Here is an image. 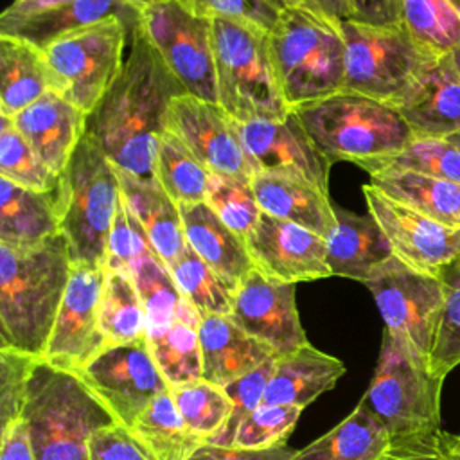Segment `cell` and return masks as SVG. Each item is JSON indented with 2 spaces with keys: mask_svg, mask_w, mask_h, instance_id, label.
Returning a JSON list of instances; mask_svg holds the SVG:
<instances>
[{
  "mask_svg": "<svg viewBox=\"0 0 460 460\" xmlns=\"http://www.w3.org/2000/svg\"><path fill=\"white\" fill-rule=\"evenodd\" d=\"M187 93L144 36L131 31L122 72L86 117V137L120 171L155 180L156 140L165 131L174 97Z\"/></svg>",
  "mask_w": 460,
  "mask_h": 460,
  "instance_id": "obj_1",
  "label": "cell"
},
{
  "mask_svg": "<svg viewBox=\"0 0 460 460\" xmlns=\"http://www.w3.org/2000/svg\"><path fill=\"white\" fill-rule=\"evenodd\" d=\"M70 271L61 232L29 248L0 244V349L43 358Z\"/></svg>",
  "mask_w": 460,
  "mask_h": 460,
  "instance_id": "obj_2",
  "label": "cell"
},
{
  "mask_svg": "<svg viewBox=\"0 0 460 460\" xmlns=\"http://www.w3.org/2000/svg\"><path fill=\"white\" fill-rule=\"evenodd\" d=\"M36 460H88L95 431L119 420L70 370L40 359L22 411Z\"/></svg>",
  "mask_w": 460,
  "mask_h": 460,
  "instance_id": "obj_3",
  "label": "cell"
},
{
  "mask_svg": "<svg viewBox=\"0 0 460 460\" xmlns=\"http://www.w3.org/2000/svg\"><path fill=\"white\" fill-rule=\"evenodd\" d=\"M329 164L368 165L402 151L413 131L395 106L354 92H338L293 111Z\"/></svg>",
  "mask_w": 460,
  "mask_h": 460,
  "instance_id": "obj_4",
  "label": "cell"
},
{
  "mask_svg": "<svg viewBox=\"0 0 460 460\" xmlns=\"http://www.w3.org/2000/svg\"><path fill=\"white\" fill-rule=\"evenodd\" d=\"M270 52L289 111L343 90L345 41L338 23L304 7L280 11Z\"/></svg>",
  "mask_w": 460,
  "mask_h": 460,
  "instance_id": "obj_5",
  "label": "cell"
},
{
  "mask_svg": "<svg viewBox=\"0 0 460 460\" xmlns=\"http://www.w3.org/2000/svg\"><path fill=\"white\" fill-rule=\"evenodd\" d=\"M120 199L117 167L84 135L56 189L59 232L68 243L72 264L104 268L108 237Z\"/></svg>",
  "mask_w": 460,
  "mask_h": 460,
  "instance_id": "obj_6",
  "label": "cell"
},
{
  "mask_svg": "<svg viewBox=\"0 0 460 460\" xmlns=\"http://www.w3.org/2000/svg\"><path fill=\"white\" fill-rule=\"evenodd\" d=\"M217 104L237 122L284 119L286 106L270 52V31L243 20L212 18Z\"/></svg>",
  "mask_w": 460,
  "mask_h": 460,
  "instance_id": "obj_7",
  "label": "cell"
},
{
  "mask_svg": "<svg viewBox=\"0 0 460 460\" xmlns=\"http://www.w3.org/2000/svg\"><path fill=\"white\" fill-rule=\"evenodd\" d=\"M442 381L426 359L385 331L374 377L359 402L392 438L437 433Z\"/></svg>",
  "mask_w": 460,
  "mask_h": 460,
  "instance_id": "obj_8",
  "label": "cell"
},
{
  "mask_svg": "<svg viewBox=\"0 0 460 460\" xmlns=\"http://www.w3.org/2000/svg\"><path fill=\"white\" fill-rule=\"evenodd\" d=\"M338 27L345 41L343 92L394 106L438 58L402 25L374 27L343 20Z\"/></svg>",
  "mask_w": 460,
  "mask_h": 460,
  "instance_id": "obj_9",
  "label": "cell"
},
{
  "mask_svg": "<svg viewBox=\"0 0 460 460\" xmlns=\"http://www.w3.org/2000/svg\"><path fill=\"white\" fill-rule=\"evenodd\" d=\"M133 29L119 18H108L41 47L59 93L86 115L122 72Z\"/></svg>",
  "mask_w": 460,
  "mask_h": 460,
  "instance_id": "obj_10",
  "label": "cell"
},
{
  "mask_svg": "<svg viewBox=\"0 0 460 460\" xmlns=\"http://www.w3.org/2000/svg\"><path fill=\"white\" fill-rule=\"evenodd\" d=\"M365 286L386 331L429 363L446 304L440 277L417 271L392 255L370 273Z\"/></svg>",
  "mask_w": 460,
  "mask_h": 460,
  "instance_id": "obj_11",
  "label": "cell"
},
{
  "mask_svg": "<svg viewBox=\"0 0 460 460\" xmlns=\"http://www.w3.org/2000/svg\"><path fill=\"white\" fill-rule=\"evenodd\" d=\"M140 29L187 93L217 102L210 18L167 0L142 9Z\"/></svg>",
  "mask_w": 460,
  "mask_h": 460,
  "instance_id": "obj_12",
  "label": "cell"
},
{
  "mask_svg": "<svg viewBox=\"0 0 460 460\" xmlns=\"http://www.w3.org/2000/svg\"><path fill=\"white\" fill-rule=\"evenodd\" d=\"M81 381L113 413L119 424L131 428L140 413L171 386L158 368L147 340L104 347L75 370Z\"/></svg>",
  "mask_w": 460,
  "mask_h": 460,
  "instance_id": "obj_13",
  "label": "cell"
},
{
  "mask_svg": "<svg viewBox=\"0 0 460 460\" xmlns=\"http://www.w3.org/2000/svg\"><path fill=\"white\" fill-rule=\"evenodd\" d=\"M363 194L368 214L385 232L399 261L438 277L447 264L460 259V226L435 221L370 183L363 187Z\"/></svg>",
  "mask_w": 460,
  "mask_h": 460,
  "instance_id": "obj_14",
  "label": "cell"
},
{
  "mask_svg": "<svg viewBox=\"0 0 460 460\" xmlns=\"http://www.w3.org/2000/svg\"><path fill=\"white\" fill-rule=\"evenodd\" d=\"M165 129L174 133L210 172L246 178L257 174L241 140L237 120L217 102L190 93L174 97Z\"/></svg>",
  "mask_w": 460,
  "mask_h": 460,
  "instance_id": "obj_15",
  "label": "cell"
},
{
  "mask_svg": "<svg viewBox=\"0 0 460 460\" xmlns=\"http://www.w3.org/2000/svg\"><path fill=\"white\" fill-rule=\"evenodd\" d=\"M104 277L102 266L72 264L66 291L43 354L47 363L75 372L106 347L99 327Z\"/></svg>",
  "mask_w": 460,
  "mask_h": 460,
  "instance_id": "obj_16",
  "label": "cell"
},
{
  "mask_svg": "<svg viewBox=\"0 0 460 460\" xmlns=\"http://www.w3.org/2000/svg\"><path fill=\"white\" fill-rule=\"evenodd\" d=\"M241 140L257 172L305 180L329 194V162L316 149L298 117L237 122Z\"/></svg>",
  "mask_w": 460,
  "mask_h": 460,
  "instance_id": "obj_17",
  "label": "cell"
},
{
  "mask_svg": "<svg viewBox=\"0 0 460 460\" xmlns=\"http://www.w3.org/2000/svg\"><path fill=\"white\" fill-rule=\"evenodd\" d=\"M228 316L279 356L307 343L295 304V284L266 277L257 268L237 286Z\"/></svg>",
  "mask_w": 460,
  "mask_h": 460,
  "instance_id": "obj_18",
  "label": "cell"
},
{
  "mask_svg": "<svg viewBox=\"0 0 460 460\" xmlns=\"http://www.w3.org/2000/svg\"><path fill=\"white\" fill-rule=\"evenodd\" d=\"M246 248L261 273L282 282L296 284L332 275L325 237L264 212L246 237Z\"/></svg>",
  "mask_w": 460,
  "mask_h": 460,
  "instance_id": "obj_19",
  "label": "cell"
},
{
  "mask_svg": "<svg viewBox=\"0 0 460 460\" xmlns=\"http://www.w3.org/2000/svg\"><path fill=\"white\" fill-rule=\"evenodd\" d=\"M394 106L415 138H447L460 131V74L451 56H438Z\"/></svg>",
  "mask_w": 460,
  "mask_h": 460,
  "instance_id": "obj_20",
  "label": "cell"
},
{
  "mask_svg": "<svg viewBox=\"0 0 460 460\" xmlns=\"http://www.w3.org/2000/svg\"><path fill=\"white\" fill-rule=\"evenodd\" d=\"M86 113L58 92H49L11 117L14 128L56 174H63L86 135ZM9 119V117H7Z\"/></svg>",
  "mask_w": 460,
  "mask_h": 460,
  "instance_id": "obj_21",
  "label": "cell"
},
{
  "mask_svg": "<svg viewBox=\"0 0 460 460\" xmlns=\"http://www.w3.org/2000/svg\"><path fill=\"white\" fill-rule=\"evenodd\" d=\"M142 9L131 0H70L22 18H0V36H11L45 47L50 41L104 22L119 18L129 27L140 23Z\"/></svg>",
  "mask_w": 460,
  "mask_h": 460,
  "instance_id": "obj_22",
  "label": "cell"
},
{
  "mask_svg": "<svg viewBox=\"0 0 460 460\" xmlns=\"http://www.w3.org/2000/svg\"><path fill=\"white\" fill-rule=\"evenodd\" d=\"M201 379L217 386L250 374L279 354L243 331L228 314H203L199 320Z\"/></svg>",
  "mask_w": 460,
  "mask_h": 460,
  "instance_id": "obj_23",
  "label": "cell"
},
{
  "mask_svg": "<svg viewBox=\"0 0 460 460\" xmlns=\"http://www.w3.org/2000/svg\"><path fill=\"white\" fill-rule=\"evenodd\" d=\"M180 214L189 248L235 293L241 280L255 268L246 241L226 226L205 201L180 203Z\"/></svg>",
  "mask_w": 460,
  "mask_h": 460,
  "instance_id": "obj_24",
  "label": "cell"
},
{
  "mask_svg": "<svg viewBox=\"0 0 460 460\" xmlns=\"http://www.w3.org/2000/svg\"><path fill=\"white\" fill-rule=\"evenodd\" d=\"M334 217L336 223L325 237L329 270L365 284L370 273L394 255L392 246L370 214L334 208Z\"/></svg>",
  "mask_w": 460,
  "mask_h": 460,
  "instance_id": "obj_25",
  "label": "cell"
},
{
  "mask_svg": "<svg viewBox=\"0 0 460 460\" xmlns=\"http://www.w3.org/2000/svg\"><path fill=\"white\" fill-rule=\"evenodd\" d=\"M343 372L345 365L340 359L307 341L289 354L277 356L264 402L305 408L320 394L331 390Z\"/></svg>",
  "mask_w": 460,
  "mask_h": 460,
  "instance_id": "obj_26",
  "label": "cell"
},
{
  "mask_svg": "<svg viewBox=\"0 0 460 460\" xmlns=\"http://www.w3.org/2000/svg\"><path fill=\"white\" fill-rule=\"evenodd\" d=\"M261 210L277 219L296 223L327 237L336 217L329 194L316 185L284 174L257 172L252 178Z\"/></svg>",
  "mask_w": 460,
  "mask_h": 460,
  "instance_id": "obj_27",
  "label": "cell"
},
{
  "mask_svg": "<svg viewBox=\"0 0 460 460\" xmlns=\"http://www.w3.org/2000/svg\"><path fill=\"white\" fill-rule=\"evenodd\" d=\"M122 199L142 225L155 253L169 266L187 248L180 205L158 185L117 169Z\"/></svg>",
  "mask_w": 460,
  "mask_h": 460,
  "instance_id": "obj_28",
  "label": "cell"
},
{
  "mask_svg": "<svg viewBox=\"0 0 460 460\" xmlns=\"http://www.w3.org/2000/svg\"><path fill=\"white\" fill-rule=\"evenodd\" d=\"M49 92L59 93V88L43 50L0 36V115L11 119Z\"/></svg>",
  "mask_w": 460,
  "mask_h": 460,
  "instance_id": "obj_29",
  "label": "cell"
},
{
  "mask_svg": "<svg viewBox=\"0 0 460 460\" xmlns=\"http://www.w3.org/2000/svg\"><path fill=\"white\" fill-rule=\"evenodd\" d=\"M59 234L56 190H34L0 178V244L29 248Z\"/></svg>",
  "mask_w": 460,
  "mask_h": 460,
  "instance_id": "obj_30",
  "label": "cell"
},
{
  "mask_svg": "<svg viewBox=\"0 0 460 460\" xmlns=\"http://www.w3.org/2000/svg\"><path fill=\"white\" fill-rule=\"evenodd\" d=\"M370 185L435 221L460 226V183L411 171L383 169L370 174Z\"/></svg>",
  "mask_w": 460,
  "mask_h": 460,
  "instance_id": "obj_31",
  "label": "cell"
},
{
  "mask_svg": "<svg viewBox=\"0 0 460 460\" xmlns=\"http://www.w3.org/2000/svg\"><path fill=\"white\" fill-rule=\"evenodd\" d=\"M392 437L359 402L336 428L316 438L291 460H379Z\"/></svg>",
  "mask_w": 460,
  "mask_h": 460,
  "instance_id": "obj_32",
  "label": "cell"
},
{
  "mask_svg": "<svg viewBox=\"0 0 460 460\" xmlns=\"http://www.w3.org/2000/svg\"><path fill=\"white\" fill-rule=\"evenodd\" d=\"M199 320L198 309L183 298L172 323L158 334L146 338L169 386L201 379Z\"/></svg>",
  "mask_w": 460,
  "mask_h": 460,
  "instance_id": "obj_33",
  "label": "cell"
},
{
  "mask_svg": "<svg viewBox=\"0 0 460 460\" xmlns=\"http://www.w3.org/2000/svg\"><path fill=\"white\" fill-rule=\"evenodd\" d=\"M129 429L155 460H190L207 444L187 426L171 390L160 394Z\"/></svg>",
  "mask_w": 460,
  "mask_h": 460,
  "instance_id": "obj_34",
  "label": "cell"
},
{
  "mask_svg": "<svg viewBox=\"0 0 460 460\" xmlns=\"http://www.w3.org/2000/svg\"><path fill=\"white\" fill-rule=\"evenodd\" d=\"M99 327L106 347L146 338V314L129 273L106 270L99 304Z\"/></svg>",
  "mask_w": 460,
  "mask_h": 460,
  "instance_id": "obj_35",
  "label": "cell"
},
{
  "mask_svg": "<svg viewBox=\"0 0 460 460\" xmlns=\"http://www.w3.org/2000/svg\"><path fill=\"white\" fill-rule=\"evenodd\" d=\"M155 180L180 205L205 201L210 171L171 131L156 140Z\"/></svg>",
  "mask_w": 460,
  "mask_h": 460,
  "instance_id": "obj_36",
  "label": "cell"
},
{
  "mask_svg": "<svg viewBox=\"0 0 460 460\" xmlns=\"http://www.w3.org/2000/svg\"><path fill=\"white\" fill-rule=\"evenodd\" d=\"M146 314V338L158 334L176 318L183 296L167 268L156 255L138 259L129 271Z\"/></svg>",
  "mask_w": 460,
  "mask_h": 460,
  "instance_id": "obj_37",
  "label": "cell"
},
{
  "mask_svg": "<svg viewBox=\"0 0 460 460\" xmlns=\"http://www.w3.org/2000/svg\"><path fill=\"white\" fill-rule=\"evenodd\" d=\"M167 268L181 296L192 304L201 316L230 314L234 293L219 275L189 248V244Z\"/></svg>",
  "mask_w": 460,
  "mask_h": 460,
  "instance_id": "obj_38",
  "label": "cell"
},
{
  "mask_svg": "<svg viewBox=\"0 0 460 460\" xmlns=\"http://www.w3.org/2000/svg\"><path fill=\"white\" fill-rule=\"evenodd\" d=\"M169 390L187 426L207 442L226 426L234 404L223 386L196 379Z\"/></svg>",
  "mask_w": 460,
  "mask_h": 460,
  "instance_id": "obj_39",
  "label": "cell"
},
{
  "mask_svg": "<svg viewBox=\"0 0 460 460\" xmlns=\"http://www.w3.org/2000/svg\"><path fill=\"white\" fill-rule=\"evenodd\" d=\"M402 27L437 56L460 47V14L447 0H401Z\"/></svg>",
  "mask_w": 460,
  "mask_h": 460,
  "instance_id": "obj_40",
  "label": "cell"
},
{
  "mask_svg": "<svg viewBox=\"0 0 460 460\" xmlns=\"http://www.w3.org/2000/svg\"><path fill=\"white\" fill-rule=\"evenodd\" d=\"M205 203L244 241L262 214L253 192L252 178L246 176L210 172Z\"/></svg>",
  "mask_w": 460,
  "mask_h": 460,
  "instance_id": "obj_41",
  "label": "cell"
},
{
  "mask_svg": "<svg viewBox=\"0 0 460 460\" xmlns=\"http://www.w3.org/2000/svg\"><path fill=\"white\" fill-rule=\"evenodd\" d=\"M383 169L411 171L460 183V147L447 138H413L402 151L368 165L365 171L374 174Z\"/></svg>",
  "mask_w": 460,
  "mask_h": 460,
  "instance_id": "obj_42",
  "label": "cell"
},
{
  "mask_svg": "<svg viewBox=\"0 0 460 460\" xmlns=\"http://www.w3.org/2000/svg\"><path fill=\"white\" fill-rule=\"evenodd\" d=\"M0 178L47 192L56 190L59 185V174L43 164L7 117H2L0 122Z\"/></svg>",
  "mask_w": 460,
  "mask_h": 460,
  "instance_id": "obj_43",
  "label": "cell"
},
{
  "mask_svg": "<svg viewBox=\"0 0 460 460\" xmlns=\"http://www.w3.org/2000/svg\"><path fill=\"white\" fill-rule=\"evenodd\" d=\"M438 277L444 284L446 304L437 340L429 354V370L444 379L460 365V259L447 264Z\"/></svg>",
  "mask_w": 460,
  "mask_h": 460,
  "instance_id": "obj_44",
  "label": "cell"
},
{
  "mask_svg": "<svg viewBox=\"0 0 460 460\" xmlns=\"http://www.w3.org/2000/svg\"><path fill=\"white\" fill-rule=\"evenodd\" d=\"M304 408L286 404H266L255 408L237 428L232 447L266 449L282 446L295 428Z\"/></svg>",
  "mask_w": 460,
  "mask_h": 460,
  "instance_id": "obj_45",
  "label": "cell"
},
{
  "mask_svg": "<svg viewBox=\"0 0 460 460\" xmlns=\"http://www.w3.org/2000/svg\"><path fill=\"white\" fill-rule=\"evenodd\" d=\"M40 359L43 358L0 349V431L22 419L29 381Z\"/></svg>",
  "mask_w": 460,
  "mask_h": 460,
  "instance_id": "obj_46",
  "label": "cell"
},
{
  "mask_svg": "<svg viewBox=\"0 0 460 460\" xmlns=\"http://www.w3.org/2000/svg\"><path fill=\"white\" fill-rule=\"evenodd\" d=\"M149 253H155V250L142 225L138 223L135 214L129 210L126 201L120 199V205L117 208V216L113 219L110 237H108L104 270L129 273L133 264Z\"/></svg>",
  "mask_w": 460,
  "mask_h": 460,
  "instance_id": "obj_47",
  "label": "cell"
},
{
  "mask_svg": "<svg viewBox=\"0 0 460 460\" xmlns=\"http://www.w3.org/2000/svg\"><path fill=\"white\" fill-rule=\"evenodd\" d=\"M277 358L262 363L261 367H257L255 370H252L250 374L232 381L230 385L223 386L234 404L232 415L226 422V426L216 435L212 437L207 444L212 446H221V447H232L234 442V435L239 428V424L255 410L264 402V392L273 370V363Z\"/></svg>",
  "mask_w": 460,
  "mask_h": 460,
  "instance_id": "obj_48",
  "label": "cell"
},
{
  "mask_svg": "<svg viewBox=\"0 0 460 460\" xmlns=\"http://www.w3.org/2000/svg\"><path fill=\"white\" fill-rule=\"evenodd\" d=\"M192 14L203 18H232L252 22L266 31H271L280 16V11L268 0H176Z\"/></svg>",
  "mask_w": 460,
  "mask_h": 460,
  "instance_id": "obj_49",
  "label": "cell"
},
{
  "mask_svg": "<svg viewBox=\"0 0 460 460\" xmlns=\"http://www.w3.org/2000/svg\"><path fill=\"white\" fill-rule=\"evenodd\" d=\"M88 460H155L129 428L113 424L95 431L88 444Z\"/></svg>",
  "mask_w": 460,
  "mask_h": 460,
  "instance_id": "obj_50",
  "label": "cell"
},
{
  "mask_svg": "<svg viewBox=\"0 0 460 460\" xmlns=\"http://www.w3.org/2000/svg\"><path fill=\"white\" fill-rule=\"evenodd\" d=\"M438 433L392 438L379 460H444Z\"/></svg>",
  "mask_w": 460,
  "mask_h": 460,
  "instance_id": "obj_51",
  "label": "cell"
},
{
  "mask_svg": "<svg viewBox=\"0 0 460 460\" xmlns=\"http://www.w3.org/2000/svg\"><path fill=\"white\" fill-rule=\"evenodd\" d=\"M352 20L374 27L402 25L401 0H349Z\"/></svg>",
  "mask_w": 460,
  "mask_h": 460,
  "instance_id": "obj_52",
  "label": "cell"
},
{
  "mask_svg": "<svg viewBox=\"0 0 460 460\" xmlns=\"http://www.w3.org/2000/svg\"><path fill=\"white\" fill-rule=\"evenodd\" d=\"M295 451L288 446H275L266 449H243V447H221L205 444L190 460H291Z\"/></svg>",
  "mask_w": 460,
  "mask_h": 460,
  "instance_id": "obj_53",
  "label": "cell"
},
{
  "mask_svg": "<svg viewBox=\"0 0 460 460\" xmlns=\"http://www.w3.org/2000/svg\"><path fill=\"white\" fill-rule=\"evenodd\" d=\"M0 460H36L22 419L11 424L7 429L0 431Z\"/></svg>",
  "mask_w": 460,
  "mask_h": 460,
  "instance_id": "obj_54",
  "label": "cell"
},
{
  "mask_svg": "<svg viewBox=\"0 0 460 460\" xmlns=\"http://www.w3.org/2000/svg\"><path fill=\"white\" fill-rule=\"evenodd\" d=\"M300 7L316 13L334 23L352 20V9L349 0H298Z\"/></svg>",
  "mask_w": 460,
  "mask_h": 460,
  "instance_id": "obj_55",
  "label": "cell"
},
{
  "mask_svg": "<svg viewBox=\"0 0 460 460\" xmlns=\"http://www.w3.org/2000/svg\"><path fill=\"white\" fill-rule=\"evenodd\" d=\"M70 0H13L0 14V18H22L34 13H40L43 9L65 4Z\"/></svg>",
  "mask_w": 460,
  "mask_h": 460,
  "instance_id": "obj_56",
  "label": "cell"
},
{
  "mask_svg": "<svg viewBox=\"0 0 460 460\" xmlns=\"http://www.w3.org/2000/svg\"><path fill=\"white\" fill-rule=\"evenodd\" d=\"M444 460H460V440L449 433H438Z\"/></svg>",
  "mask_w": 460,
  "mask_h": 460,
  "instance_id": "obj_57",
  "label": "cell"
},
{
  "mask_svg": "<svg viewBox=\"0 0 460 460\" xmlns=\"http://www.w3.org/2000/svg\"><path fill=\"white\" fill-rule=\"evenodd\" d=\"M268 2L273 4L279 11H284V9H289V7H300L298 0H268Z\"/></svg>",
  "mask_w": 460,
  "mask_h": 460,
  "instance_id": "obj_58",
  "label": "cell"
},
{
  "mask_svg": "<svg viewBox=\"0 0 460 460\" xmlns=\"http://www.w3.org/2000/svg\"><path fill=\"white\" fill-rule=\"evenodd\" d=\"M449 56H451V59H453L455 68H456V70H458V74H460V47L453 49V50L449 52Z\"/></svg>",
  "mask_w": 460,
  "mask_h": 460,
  "instance_id": "obj_59",
  "label": "cell"
},
{
  "mask_svg": "<svg viewBox=\"0 0 460 460\" xmlns=\"http://www.w3.org/2000/svg\"><path fill=\"white\" fill-rule=\"evenodd\" d=\"M135 5H138L140 9L147 7V5H155V4H162V2H167V0H131Z\"/></svg>",
  "mask_w": 460,
  "mask_h": 460,
  "instance_id": "obj_60",
  "label": "cell"
},
{
  "mask_svg": "<svg viewBox=\"0 0 460 460\" xmlns=\"http://www.w3.org/2000/svg\"><path fill=\"white\" fill-rule=\"evenodd\" d=\"M447 140H449V142H453L455 146H458V147H460V131H456V133L449 135V137H447Z\"/></svg>",
  "mask_w": 460,
  "mask_h": 460,
  "instance_id": "obj_61",
  "label": "cell"
},
{
  "mask_svg": "<svg viewBox=\"0 0 460 460\" xmlns=\"http://www.w3.org/2000/svg\"><path fill=\"white\" fill-rule=\"evenodd\" d=\"M447 2H449V4L458 11V14H460V0H447Z\"/></svg>",
  "mask_w": 460,
  "mask_h": 460,
  "instance_id": "obj_62",
  "label": "cell"
},
{
  "mask_svg": "<svg viewBox=\"0 0 460 460\" xmlns=\"http://www.w3.org/2000/svg\"><path fill=\"white\" fill-rule=\"evenodd\" d=\"M456 438H458V440H460V435H458V437H456Z\"/></svg>",
  "mask_w": 460,
  "mask_h": 460,
  "instance_id": "obj_63",
  "label": "cell"
}]
</instances>
